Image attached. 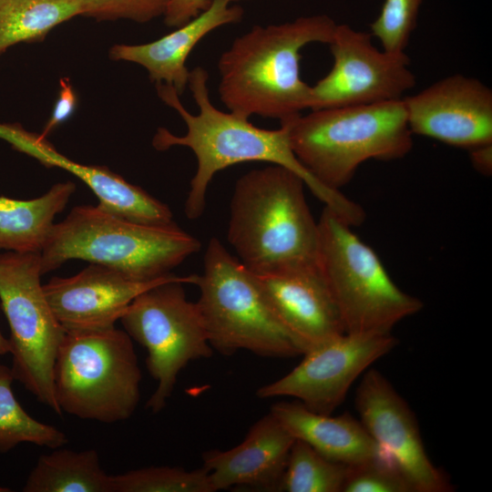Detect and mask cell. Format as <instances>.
Returning <instances> with one entry per match:
<instances>
[{"label": "cell", "mask_w": 492, "mask_h": 492, "mask_svg": "<svg viewBox=\"0 0 492 492\" xmlns=\"http://www.w3.org/2000/svg\"><path fill=\"white\" fill-rule=\"evenodd\" d=\"M208 80L209 74L203 67L190 70L188 87L199 108L196 115L185 108L173 87L157 84L159 98L180 116L187 131L177 136L166 128H159L152 139L153 147L159 151L186 147L197 159V169L185 201L188 219L202 215L207 190L217 172L238 163L264 161L296 173L318 200L351 226L364 221V210L358 203L341 190L323 186L302 165L292 149L285 127L261 128L251 123L249 118L217 108L210 97Z\"/></svg>", "instance_id": "cell-1"}, {"label": "cell", "mask_w": 492, "mask_h": 492, "mask_svg": "<svg viewBox=\"0 0 492 492\" xmlns=\"http://www.w3.org/2000/svg\"><path fill=\"white\" fill-rule=\"evenodd\" d=\"M336 23L326 15L254 26L234 39L218 62L219 94L229 111L287 121L309 109L312 86L301 76V51L329 44Z\"/></svg>", "instance_id": "cell-2"}, {"label": "cell", "mask_w": 492, "mask_h": 492, "mask_svg": "<svg viewBox=\"0 0 492 492\" xmlns=\"http://www.w3.org/2000/svg\"><path fill=\"white\" fill-rule=\"evenodd\" d=\"M305 183L275 164L252 169L236 182L228 241L254 274L316 263L318 223L304 196Z\"/></svg>", "instance_id": "cell-3"}, {"label": "cell", "mask_w": 492, "mask_h": 492, "mask_svg": "<svg viewBox=\"0 0 492 492\" xmlns=\"http://www.w3.org/2000/svg\"><path fill=\"white\" fill-rule=\"evenodd\" d=\"M200 242L175 222L150 225L110 214L97 205L74 207L55 223L40 253L42 275L70 260L112 268L138 282L171 273Z\"/></svg>", "instance_id": "cell-4"}, {"label": "cell", "mask_w": 492, "mask_h": 492, "mask_svg": "<svg viewBox=\"0 0 492 492\" xmlns=\"http://www.w3.org/2000/svg\"><path fill=\"white\" fill-rule=\"evenodd\" d=\"M293 153L323 186L340 190L369 159L395 160L413 148L404 100L311 110L280 123Z\"/></svg>", "instance_id": "cell-5"}, {"label": "cell", "mask_w": 492, "mask_h": 492, "mask_svg": "<svg viewBox=\"0 0 492 492\" xmlns=\"http://www.w3.org/2000/svg\"><path fill=\"white\" fill-rule=\"evenodd\" d=\"M140 382L138 356L125 330L66 331L53 368L62 413L105 424L127 420L138 405Z\"/></svg>", "instance_id": "cell-6"}, {"label": "cell", "mask_w": 492, "mask_h": 492, "mask_svg": "<svg viewBox=\"0 0 492 492\" xmlns=\"http://www.w3.org/2000/svg\"><path fill=\"white\" fill-rule=\"evenodd\" d=\"M318 223V269L347 333H390L424 304L390 278L374 251L324 206Z\"/></svg>", "instance_id": "cell-7"}, {"label": "cell", "mask_w": 492, "mask_h": 492, "mask_svg": "<svg viewBox=\"0 0 492 492\" xmlns=\"http://www.w3.org/2000/svg\"><path fill=\"white\" fill-rule=\"evenodd\" d=\"M196 285V302L213 351L230 356L248 351L261 357L302 355L298 343L270 306L254 274L211 238Z\"/></svg>", "instance_id": "cell-8"}, {"label": "cell", "mask_w": 492, "mask_h": 492, "mask_svg": "<svg viewBox=\"0 0 492 492\" xmlns=\"http://www.w3.org/2000/svg\"><path fill=\"white\" fill-rule=\"evenodd\" d=\"M198 276H177L141 292L119 320L131 339L147 350L146 366L157 383L147 402L153 413L166 406L188 364L213 354L198 305L187 299L182 286L196 284Z\"/></svg>", "instance_id": "cell-9"}, {"label": "cell", "mask_w": 492, "mask_h": 492, "mask_svg": "<svg viewBox=\"0 0 492 492\" xmlns=\"http://www.w3.org/2000/svg\"><path fill=\"white\" fill-rule=\"evenodd\" d=\"M41 276L40 254L0 253V302L10 329L13 376L61 415L53 368L66 330L45 296Z\"/></svg>", "instance_id": "cell-10"}, {"label": "cell", "mask_w": 492, "mask_h": 492, "mask_svg": "<svg viewBox=\"0 0 492 492\" xmlns=\"http://www.w3.org/2000/svg\"><path fill=\"white\" fill-rule=\"evenodd\" d=\"M372 35L336 25L330 46L333 67L311 87L310 110L404 98L415 86L405 52L378 49Z\"/></svg>", "instance_id": "cell-11"}, {"label": "cell", "mask_w": 492, "mask_h": 492, "mask_svg": "<svg viewBox=\"0 0 492 492\" xmlns=\"http://www.w3.org/2000/svg\"><path fill=\"white\" fill-rule=\"evenodd\" d=\"M397 343L392 333H344L304 353L297 366L259 387L256 395L292 397L313 412L331 415L355 380Z\"/></svg>", "instance_id": "cell-12"}, {"label": "cell", "mask_w": 492, "mask_h": 492, "mask_svg": "<svg viewBox=\"0 0 492 492\" xmlns=\"http://www.w3.org/2000/svg\"><path fill=\"white\" fill-rule=\"evenodd\" d=\"M355 406L379 456L405 476L414 492L453 490L428 457L414 412L382 373L366 370L356 390Z\"/></svg>", "instance_id": "cell-13"}, {"label": "cell", "mask_w": 492, "mask_h": 492, "mask_svg": "<svg viewBox=\"0 0 492 492\" xmlns=\"http://www.w3.org/2000/svg\"><path fill=\"white\" fill-rule=\"evenodd\" d=\"M403 100L413 135L468 149L492 143V91L477 78L449 76Z\"/></svg>", "instance_id": "cell-14"}, {"label": "cell", "mask_w": 492, "mask_h": 492, "mask_svg": "<svg viewBox=\"0 0 492 492\" xmlns=\"http://www.w3.org/2000/svg\"><path fill=\"white\" fill-rule=\"evenodd\" d=\"M177 276L169 273L138 282L108 266L90 263L73 276L53 277L43 284V291L66 331L103 330L114 327L138 294Z\"/></svg>", "instance_id": "cell-15"}, {"label": "cell", "mask_w": 492, "mask_h": 492, "mask_svg": "<svg viewBox=\"0 0 492 492\" xmlns=\"http://www.w3.org/2000/svg\"><path fill=\"white\" fill-rule=\"evenodd\" d=\"M254 276L277 318L303 354L345 333L317 262Z\"/></svg>", "instance_id": "cell-16"}, {"label": "cell", "mask_w": 492, "mask_h": 492, "mask_svg": "<svg viewBox=\"0 0 492 492\" xmlns=\"http://www.w3.org/2000/svg\"><path fill=\"white\" fill-rule=\"evenodd\" d=\"M5 140L42 165L63 169L81 179L97 196V206L110 214L142 224L165 225L174 221L167 204L107 167L75 162L56 151L46 138L18 125L9 128Z\"/></svg>", "instance_id": "cell-17"}, {"label": "cell", "mask_w": 492, "mask_h": 492, "mask_svg": "<svg viewBox=\"0 0 492 492\" xmlns=\"http://www.w3.org/2000/svg\"><path fill=\"white\" fill-rule=\"evenodd\" d=\"M294 440L269 412L251 426L236 446L203 453L202 467L215 491L238 487L275 491Z\"/></svg>", "instance_id": "cell-18"}, {"label": "cell", "mask_w": 492, "mask_h": 492, "mask_svg": "<svg viewBox=\"0 0 492 492\" xmlns=\"http://www.w3.org/2000/svg\"><path fill=\"white\" fill-rule=\"evenodd\" d=\"M242 15L243 9L229 0H211L205 11L173 32L147 44L114 45L109 56L140 65L150 80L171 86L181 95L188 87L186 62L193 48L211 31L237 23Z\"/></svg>", "instance_id": "cell-19"}, {"label": "cell", "mask_w": 492, "mask_h": 492, "mask_svg": "<svg viewBox=\"0 0 492 492\" xmlns=\"http://www.w3.org/2000/svg\"><path fill=\"white\" fill-rule=\"evenodd\" d=\"M270 412L295 439L332 461L353 466L379 456L364 425L348 413L319 414L298 401L273 404Z\"/></svg>", "instance_id": "cell-20"}, {"label": "cell", "mask_w": 492, "mask_h": 492, "mask_svg": "<svg viewBox=\"0 0 492 492\" xmlns=\"http://www.w3.org/2000/svg\"><path fill=\"white\" fill-rule=\"evenodd\" d=\"M75 191V183L65 181L32 200L0 196V251L40 254L55 217L64 210Z\"/></svg>", "instance_id": "cell-21"}, {"label": "cell", "mask_w": 492, "mask_h": 492, "mask_svg": "<svg viewBox=\"0 0 492 492\" xmlns=\"http://www.w3.org/2000/svg\"><path fill=\"white\" fill-rule=\"evenodd\" d=\"M25 492H113L112 475L102 468L97 451L57 447L42 455L23 487Z\"/></svg>", "instance_id": "cell-22"}, {"label": "cell", "mask_w": 492, "mask_h": 492, "mask_svg": "<svg viewBox=\"0 0 492 492\" xmlns=\"http://www.w3.org/2000/svg\"><path fill=\"white\" fill-rule=\"evenodd\" d=\"M82 13L83 0H0V54L15 44L41 40Z\"/></svg>", "instance_id": "cell-23"}, {"label": "cell", "mask_w": 492, "mask_h": 492, "mask_svg": "<svg viewBox=\"0 0 492 492\" xmlns=\"http://www.w3.org/2000/svg\"><path fill=\"white\" fill-rule=\"evenodd\" d=\"M11 368L0 364V452L6 453L21 443L51 449L65 446L67 435L28 415L15 397Z\"/></svg>", "instance_id": "cell-24"}, {"label": "cell", "mask_w": 492, "mask_h": 492, "mask_svg": "<svg viewBox=\"0 0 492 492\" xmlns=\"http://www.w3.org/2000/svg\"><path fill=\"white\" fill-rule=\"evenodd\" d=\"M347 469L348 466L332 461L295 439L275 491L342 492Z\"/></svg>", "instance_id": "cell-25"}, {"label": "cell", "mask_w": 492, "mask_h": 492, "mask_svg": "<svg viewBox=\"0 0 492 492\" xmlns=\"http://www.w3.org/2000/svg\"><path fill=\"white\" fill-rule=\"evenodd\" d=\"M113 492H215L207 470L148 466L112 476Z\"/></svg>", "instance_id": "cell-26"}, {"label": "cell", "mask_w": 492, "mask_h": 492, "mask_svg": "<svg viewBox=\"0 0 492 492\" xmlns=\"http://www.w3.org/2000/svg\"><path fill=\"white\" fill-rule=\"evenodd\" d=\"M423 1L384 0L379 15L370 25V34L380 41L383 49L405 52Z\"/></svg>", "instance_id": "cell-27"}, {"label": "cell", "mask_w": 492, "mask_h": 492, "mask_svg": "<svg viewBox=\"0 0 492 492\" xmlns=\"http://www.w3.org/2000/svg\"><path fill=\"white\" fill-rule=\"evenodd\" d=\"M342 492H414V489L394 465L376 456L348 466Z\"/></svg>", "instance_id": "cell-28"}, {"label": "cell", "mask_w": 492, "mask_h": 492, "mask_svg": "<svg viewBox=\"0 0 492 492\" xmlns=\"http://www.w3.org/2000/svg\"><path fill=\"white\" fill-rule=\"evenodd\" d=\"M169 0H83L82 15L97 20L149 22L163 15Z\"/></svg>", "instance_id": "cell-29"}, {"label": "cell", "mask_w": 492, "mask_h": 492, "mask_svg": "<svg viewBox=\"0 0 492 492\" xmlns=\"http://www.w3.org/2000/svg\"><path fill=\"white\" fill-rule=\"evenodd\" d=\"M59 87L58 97L52 114L39 135L43 138H46L55 128L67 120L76 108L77 97L69 78H60Z\"/></svg>", "instance_id": "cell-30"}, {"label": "cell", "mask_w": 492, "mask_h": 492, "mask_svg": "<svg viewBox=\"0 0 492 492\" xmlns=\"http://www.w3.org/2000/svg\"><path fill=\"white\" fill-rule=\"evenodd\" d=\"M211 0H169L163 15L166 26L179 27L205 11Z\"/></svg>", "instance_id": "cell-31"}, {"label": "cell", "mask_w": 492, "mask_h": 492, "mask_svg": "<svg viewBox=\"0 0 492 492\" xmlns=\"http://www.w3.org/2000/svg\"><path fill=\"white\" fill-rule=\"evenodd\" d=\"M470 161L479 173L488 176L492 172V143L484 144L469 149Z\"/></svg>", "instance_id": "cell-32"}, {"label": "cell", "mask_w": 492, "mask_h": 492, "mask_svg": "<svg viewBox=\"0 0 492 492\" xmlns=\"http://www.w3.org/2000/svg\"><path fill=\"white\" fill-rule=\"evenodd\" d=\"M10 344L7 338H5L0 331V355L9 354Z\"/></svg>", "instance_id": "cell-33"}, {"label": "cell", "mask_w": 492, "mask_h": 492, "mask_svg": "<svg viewBox=\"0 0 492 492\" xmlns=\"http://www.w3.org/2000/svg\"><path fill=\"white\" fill-rule=\"evenodd\" d=\"M10 491L11 489L8 487H0V492H10Z\"/></svg>", "instance_id": "cell-34"}, {"label": "cell", "mask_w": 492, "mask_h": 492, "mask_svg": "<svg viewBox=\"0 0 492 492\" xmlns=\"http://www.w3.org/2000/svg\"><path fill=\"white\" fill-rule=\"evenodd\" d=\"M231 3L238 2V1H243V0H229Z\"/></svg>", "instance_id": "cell-35"}]
</instances>
